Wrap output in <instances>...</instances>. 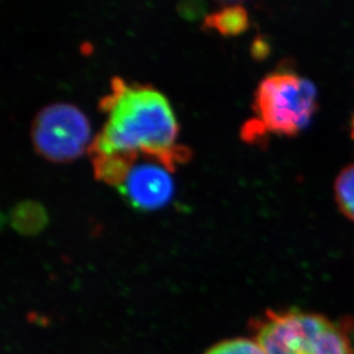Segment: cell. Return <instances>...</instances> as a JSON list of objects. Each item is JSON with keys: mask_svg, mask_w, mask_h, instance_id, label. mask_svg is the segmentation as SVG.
<instances>
[{"mask_svg": "<svg viewBox=\"0 0 354 354\" xmlns=\"http://www.w3.org/2000/svg\"><path fill=\"white\" fill-rule=\"evenodd\" d=\"M204 354H266L257 342L249 338H232L219 342Z\"/></svg>", "mask_w": 354, "mask_h": 354, "instance_id": "8", "label": "cell"}, {"mask_svg": "<svg viewBox=\"0 0 354 354\" xmlns=\"http://www.w3.org/2000/svg\"><path fill=\"white\" fill-rule=\"evenodd\" d=\"M139 155L132 162L118 191L127 202L139 210H155L163 207L174 195L172 171L156 158Z\"/></svg>", "mask_w": 354, "mask_h": 354, "instance_id": "5", "label": "cell"}, {"mask_svg": "<svg viewBox=\"0 0 354 354\" xmlns=\"http://www.w3.org/2000/svg\"><path fill=\"white\" fill-rule=\"evenodd\" d=\"M91 139L86 116L80 108L57 102L41 108L31 125L38 154L53 162H68L83 154Z\"/></svg>", "mask_w": 354, "mask_h": 354, "instance_id": "4", "label": "cell"}, {"mask_svg": "<svg viewBox=\"0 0 354 354\" xmlns=\"http://www.w3.org/2000/svg\"><path fill=\"white\" fill-rule=\"evenodd\" d=\"M204 27L214 28L224 36H236L249 27L248 12L241 5L230 6L216 10L204 19Z\"/></svg>", "mask_w": 354, "mask_h": 354, "instance_id": "6", "label": "cell"}, {"mask_svg": "<svg viewBox=\"0 0 354 354\" xmlns=\"http://www.w3.org/2000/svg\"><path fill=\"white\" fill-rule=\"evenodd\" d=\"M335 197L342 214L354 221V164L338 174L335 183Z\"/></svg>", "mask_w": 354, "mask_h": 354, "instance_id": "7", "label": "cell"}, {"mask_svg": "<svg viewBox=\"0 0 354 354\" xmlns=\"http://www.w3.org/2000/svg\"><path fill=\"white\" fill-rule=\"evenodd\" d=\"M317 88L294 73H273L261 80L254 94L256 118L242 129L251 141L266 133L294 137L308 127L317 111Z\"/></svg>", "mask_w": 354, "mask_h": 354, "instance_id": "3", "label": "cell"}, {"mask_svg": "<svg viewBox=\"0 0 354 354\" xmlns=\"http://www.w3.org/2000/svg\"><path fill=\"white\" fill-rule=\"evenodd\" d=\"M266 354H354L348 322L297 308L268 310L250 322Z\"/></svg>", "mask_w": 354, "mask_h": 354, "instance_id": "2", "label": "cell"}, {"mask_svg": "<svg viewBox=\"0 0 354 354\" xmlns=\"http://www.w3.org/2000/svg\"><path fill=\"white\" fill-rule=\"evenodd\" d=\"M352 137L354 138V118L352 120Z\"/></svg>", "mask_w": 354, "mask_h": 354, "instance_id": "9", "label": "cell"}, {"mask_svg": "<svg viewBox=\"0 0 354 354\" xmlns=\"http://www.w3.org/2000/svg\"><path fill=\"white\" fill-rule=\"evenodd\" d=\"M111 92L99 102L107 122L87 147L88 156L138 153L160 160L172 172L191 156L176 144L178 123L169 101L149 85L111 80Z\"/></svg>", "mask_w": 354, "mask_h": 354, "instance_id": "1", "label": "cell"}]
</instances>
